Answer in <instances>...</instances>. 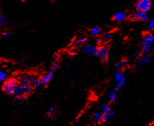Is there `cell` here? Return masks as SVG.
I'll return each mask as SVG.
<instances>
[{"mask_svg":"<svg viewBox=\"0 0 154 126\" xmlns=\"http://www.w3.org/2000/svg\"><path fill=\"white\" fill-rule=\"evenodd\" d=\"M108 98L111 102H114V101L116 100V98H117L116 92H115V91H111V92H110L108 94Z\"/></svg>","mask_w":154,"mask_h":126,"instance_id":"ffe728a7","label":"cell"},{"mask_svg":"<svg viewBox=\"0 0 154 126\" xmlns=\"http://www.w3.org/2000/svg\"><path fill=\"white\" fill-rule=\"evenodd\" d=\"M151 0H137L136 7L138 11L147 12L151 8Z\"/></svg>","mask_w":154,"mask_h":126,"instance_id":"277c9868","label":"cell"},{"mask_svg":"<svg viewBox=\"0 0 154 126\" xmlns=\"http://www.w3.org/2000/svg\"><path fill=\"white\" fill-rule=\"evenodd\" d=\"M83 51L85 53L89 54V55H97L98 48L94 46L88 44V45H85L83 47Z\"/></svg>","mask_w":154,"mask_h":126,"instance_id":"ba28073f","label":"cell"},{"mask_svg":"<svg viewBox=\"0 0 154 126\" xmlns=\"http://www.w3.org/2000/svg\"><path fill=\"white\" fill-rule=\"evenodd\" d=\"M23 100V96H17L16 98V101L18 103H21Z\"/></svg>","mask_w":154,"mask_h":126,"instance_id":"f1b7e54d","label":"cell"},{"mask_svg":"<svg viewBox=\"0 0 154 126\" xmlns=\"http://www.w3.org/2000/svg\"><path fill=\"white\" fill-rule=\"evenodd\" d=\"M58 108L56 106H53L50 107L47 111V115L49 118H53L55 117V115L57 114Z\"/></svg>","mask_w":154,"mask_h":126,"instance_id":"4fadbf2b","label":"cell"},{"mask_svg":"<svg viewBox=\"0 0 154 126\" xmlns=\"http://www.w3.org/2000/svg\"><path fill=\"white\" fill-rule=\"evenodd\" d=\"M11 35H12L11 33H10V32H6V33H2L1 37L3 38H9Z\"/></svg>","mask_w":154,"mask_h":126,"instance_id":"484cf974","label":"cell"},{"mask_svg":"<svg viewBox=\"0 0 154 126\" xmlns=\"http://www.w3.org/2000/svg\"><path fill=\"white\" fill-rule=\"evenodd\" d=\"M144 40L152 44L153 42H154V35H153V34H148V35L145 36V38H144Z\"/></svg>","mask_w":154,"mask_h":126,"instance_id":"7402d4cb","label":"cell"},{"mask_svg":"<svg viewBox=\"0 0 154 126\" xmlns=\"http://www.w3.org/2000/svg\"><path fill=\"white\" fill-rule=\"evenodd\" d=\"M19 1H20V2H22V1H25V0H18Z\"/></svg>","mask_w":154,"mask_h":126,"instance_id":"e575fe53","label":"cell"},{"mask_svg":"<svg viewBox=\"0 0 154 126\" xmlns=\"http://www.w3.org/2000/svg\"><path fill=\"white\" fill-rule=\"evenodd\" d=\"M136 19H139L140 20L146 22L148 21L149 20V17L147 14V12H143V11H137L135 12V14H134Z\"/></svg>","mask_w":154,"mask_h":126,"instance_id":"30bf717a","label":"cell"},{"mask_svg":"<svg viewBox=\"0 0 154 126\" xmlns=\"http://www.w3.org/2000/svg\"><path fill=\"white\" fill-rule=\"evenodd\" d=\"M85 38H79L75 42V45H80V44L84 43L85 42Z\"/></svg>","mask_w":154,"mask_h":126,"instance_id":"4316f807","label":"cell"},{"mask_svg":"<svg viewBox=\"0 0 154 126\" xmlns=\"http://www.w3.org/2000/svg\"><path fill=\"white\" fill-rule=\"evenodd\" d=\"M33 78L32 75L29 74H24V75H21L18 79L19 84L23 86H30L32 85Z\"/></svg>","mask_w":154,"mask_h":126,"instance_id":"8992f818","label":"cell"},{"mask_svg":"<svg viewBox=\"0 0 154 126\" xmlns=\"http://www.w3.org/2000/svg\"><path fill=\"white\" fill-rule=\"evenodd\" d=\"M113 115H114L113 111H112L111 108H110L109 110L106 111V112H104L103 115H102L101 122L105 123L109 122V120L111 119V118L113 117Z\"/></svg>","mask_w":154,"mask_h":126,"instance_id":"8fae6325","label":"cell"},{"mask_svg":"<svg viewBox=\"0 0 154 126\" xmlns=\"http://www.w3.org/2000/svg\"><path fill=\"white\" fill-rule=\"evenodd\" d=\"M140 55H141V52H136L135 55H134V57L138 58Z\"/></svg>","mask_w":154,"mask_h":126,"instance_id":"4dcf8cb0","label":"cell"},{"mask_svg":"<svg viewBox=\"0 0 154 126\" xmlns=\"http://www.w3.org/2000/svg\"><path fill=\"white\" fill-rule=\"evenodd\" d=\"M108 55L109 49L106 46H102L98 49L97 56L104 63H106L107 61V58H108Z\"/></svg>","mask_w":154,"mask_h":126,"instance_id":"5b68a950","label":"cell"},{"mask_svg":"<svg viewBox=\"0 0 154 126\" xmlns=\"http://www.w3.org/2000/svg\"><path fill=\"white\" fill-rule=\"evenodd\" d=\"M141 51L145 54H148L150 52L151 49V43L144 40L142 42L141 44Z\"/></svg>","mask_w":154,"mask_h":126,"instance_id":"7c38bea8","label":"cell"},{"mask_svg":"<svg viewBox=\"0 0 154 126\" xmlns=\"http://www.w3.org/2000/svg\"><path fill=\"white\" fill-rule=\"evenodd\" d=\"M150 61L151 57L150 55H146L145 56L142 57L139 59L138 63H137V65L135 66V70H139V69H140L142 66L146 65V64H148L150 62Z\"/></svg>","mask_w":154,"mask_h":126,"instance_id":"9c48e42d","label":"cell"},{"mask_svg":"<svg viewBox=\"0 0 154 126\" xmlns=\"http://www.w3.org/2000/svg\"><path fill=\"white\" fill-rule=\"evenodd\" d=\"M7 24V19L6 16L0 12V26H3Z\"/></svg>","mask_w":154,"mask_h":126,"instance_id":"2e32d148","label":"cell"},{"mask_svg":"<svg viewBox=\"0 0 154 126\" xmlns=\"http://www.w3.org/2000/svg\"><path fill=\"white\" fill-rule=\"evenodd\" d=\"M6 78H7V75L5 72L2 70L1 69H0V82L5 81Z\"/></svg>","mask_w":154,"mask_h":126,"instance_id":"603a6c76","label":"cell"},{"mask_svg":"<svg viewBox=\"0 0 154 126\" xmlns=\"http://www.w3.org/2000/svg\"><path fill=\"white\" fill-rule=\"evenodd\" d=\"M41 80H39L38 78H35L33 79V82H32V85H33L34 87L38 88L39 86H40L41 85Z\"/></svg>","mask_w":154,"mask_h":126,"instance_id":"e0dca14e","label":"cell"},{"mask_svg":"<svg viewBox=\"0 0 154 126\" xmlns=\"http://www.w3.org/2000/svg\"><path fill=\"white\" fill-rule=\"evenodd\" d=\"M96 40L98 43H101L102 42V38H101V37H100V36H98L97 37V38H96Z\"/></svg>","mask_w":154,"mask_h":126,"instance_id":"f546056e","label":"cell"},{"mask_svg":"<svg viewBox=\"0 0 154 126\" xmlns=\"http://www.w3.org/2000/svg\"><path fill=\"white\" fill-rule=\"evenodd\" d=\"M32 88L30 86L17 85L14 88L13 94L16 96H25L31 93Z\"/></svg>","mask_w":154,"mask_h":126,"instance_id":"3957f363","label":"cell"},{"mask_svg":"<svg viewBox=\"0 0 154 126\" xmlns=\"http://www.w3.org/2000/svg\"><path fill=\"white\" fill-rule=\"evenodd\" d=\"M102 119V115L100 112H95L93 114V120L95 123H99L101 122Z\"/></svg>","mask_w":154,"mask_h":126,"instance_id":"9a60e30c","label":"cell"},{"mask_svg":"<svg viewBox=\"0 0 154 126\" xmlns=\"http://www.w3.org/2000/svg\"><path fill=\"white\" fill-rule=\"evenodd\" d=\"M58 65H59V64H58V62L57 61H55L54 62H53V63L51 64V69H53V70H57L58 67Z\"/></svg>","mask_w":154,"mask_h":126,"instance_id":"cb8c5ba5","label":"cell"},{"mask_svg":"<svg viewBox=\"0 0 154 126\" xmlns=\"http://www.w3.org/2000/svg\"><path fill=\"white\" fill-rule=\"evenodd\" d=\"M126 14L124 13V12H117V13L115 14L114 16H113V19L115 21L119 22V21L123 20L126 18Z\"/></svg>","mask_w":154,"mask_h":126,"instance_id":"5bb4252c","label":"cell"},{"mask_svg":"<svg viewBox=\"0 0 154 126\" xmlns=\"http://www.w3.org/2000/svg\"><path fill=\"white\" fill-rule=\"evenodd\" d=\"M114 78L116 82V86L115 90V92H118V91L121 89L122 87H123L126 83L125 74H124L123 71H117L115 73Z\"/></svg>","mask_w":154,"mask_h":126,"instance_id":"6da1fadb","label":"cell"},{"mask_svg":"<svg viewBox=\"0 0 154 126\" xmlns=\"http://www.w3.org/2000/svg\"><path fill=\"white\" fill-rule=\"evenodd\" d=\"M112 34L110 33H104L103 34V38H106V39H110L112 38Z\"/></svg>","mask_w":154,"mask_h":126,"instance_id":"83f0119b","label":"cell"},{"mask_svg":"<svg viewBox=\"0 0 154 126\" xmlns=\"http://www.w3.org/2000/svg\"><path fill=\"white\" fill-rule=\"evenodd\" d=\"M126 64H127V62L125 60H122L121 61H119V63L117 64L116 67L117 69H122L125 67Z\"/></svg>","mask_w":154,"mask_h":126,"instance_id":"d6986e66","label":"cell"},{"mask_svg":"<svg viewBox=\"0 0 154 126\" xmlns=\"http://www.w3.org/2000/svg\"><path fill=\"white\" fill-rule=\"evenodd\" d=\"M49 1H50L51 2H55V1H56V0H49Z\"/></svg>","mask_w":154,"mask_h":126,"instance_id":"836d02e7","label":"cell"},{"mask_svg":"<svg viewBox=\"0 0 154 126\" xmlns=\"http://www.w3.org/2000/svg\"><path fill=\"white\" fill-rule=\"evenodd\" d=\"M53 58H55V59H57V58H58V54L55 53V55H53Z\"/></svg>","mask_w":154,"mask_h":126,"instance_id":"1f68e13d","label":"cell"},{"mask_svg":"<svg viewBox=\"0 0 154 126\" xmlns=\"http://www.w3.org/2000/svg\"><path fill=\"white\" fill-rule=\"evenodd\" d=\"M154 28V17H153L150 20V22H149L148 25L147 26V27L146 28V30H151V29H152Z\"/></svg>","mask_w":154,"mask_h":126,"instance_id":"44dd1931","label":"cell"},{"mask_svg":"<svg viewBox=\"0 0 154 126\" xmlns=\"http://www.w3.org/2000/svg\"><path fill=\"white\" fill-rule=\"evenodd\" d=\"M100 33H101V28L99 27H95L91 30V34L92 35L96 36L99 34Z\"/></svg>","mask_w":154,"mask_h":126,"instance_id":"ac0fdd59","label":"cell"},{"mask_svg":"<svg viewBox=\"0 0 154 126\" xmlns=\"http://www.w3.org/2000/svg\"><path fill=\"white\" fill-rule=\"evenodd\" d=\"M54 71H55V70L51 68L50 70L48 71V72L45 74V75H44L43 76L41 77V83H42L44 86H47L49 85V83L51 79H52V77H53Z\"/></svg>","mask_w":154,"mask_h":126,"instance_id":"52a82bcc","label":"cell"},{"mask_svg":"<svg viewBox=\"0 0 154 126\" xmlns=\"http://www.w3.org/2000/svg\"><path fill=\"white\" fill-rule=\"evenodd\" d=\"M129 19L131 20H135L136 18H135V16H131L130 17V18H129Z\"/></svg>","mask_w":154,"mask_h":126,"instance_id":"d6a6232c","label":"cell"},{"mask_svg":"<svg viewBox=\"0 0 154 126\" xmlns=\"http://www.w3.org/2000/svg\"><path fill=\"white\" fill-rule=\"evenodd\" d=\"M110 109V105L108 103H104L102 107V110L103 112H106V111H108Z\"/></svg>","mask_w":154,"mask_h":126,"instance_id":"d4e9b609","label":"cell"},{"mask_svg":"<svg viewBox=\"0 0 154 126\" xmlns=\"http://www.w3.org/2000/svg\"><path fill=\"white\" fill-rule=\"evenodd\" d=\"M17 85V81L14 78H11L5 81L3 85V90L7 94H13L14 88Z\"/></svg>","mask_w":154,"mask_h":126,"instance_id":"7a4b0ae2","label":"cell"}]
</instances>
